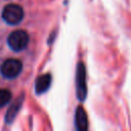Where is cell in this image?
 <instances>
[{
    "mask_svg": "<svg viewBox=\"0 0 131 131\" xmlns=\"http://www.w3.org/2000/svg\"><path fill=\"white\" fill-rule=\"evenodd\" d=\"M0 71H1V75L4 78L14 79L23 71V62L15 58H9L2 63Z\"/></svg>",
    "mask_w": 131,
    "mask_h": 131,
    "instance_id": "3957f363",
    "label": "cell"
},
{
    "mask_svg": "<svg viewBox=\"0 0 131 131\" xmlns=\"http://www.w3.org/2000/svg\"><path fill=\"white\" fill-rule=\"evenodd\" d=\"M51 84V76L50 74H45L40 76L35 83V90L37 94H41L47 91Z\"/></svg>",
    "mask_w": 131,
    "mask_h": 131,
    "instance_id": "8992f818",
    "label": "cell"
},
{
    "mask_svg": "<svg viewBox=\"0 0 131 131\" xmlns=\"http://www.w3.org/2000/svg\"><path fill=\"white\" fill-rule=\"evenodd\" d=\"M11 98V92L8 89H0V107H3L9 102Z\"/></svg>",
    "mask_w": 131,
    "mask_h": 131,
    "instance_id": "52a82bcc",
    "label": "cell"
},
{
    "mask_svg": "<svg viewBox=\"0 0 131 131\" xmlns=\"http://www.w3.org/2000/svg\"><path fill=\"white\" fill-rule=\"evenodd\" d=\"M75 123L78 130L84 131L88 129V119L85 110L82 106H78L75 115Z\"/></svg>",
    "mask_w": 131,
    "mask_h": 131,
    "instance_id": "5b68a950",
    "label": "cell"
},
{
    "mask_svg": "<svg viewBox=\"0 0 131 131\" xmlns=\"http://www.w3.org/2000/svg\"><path fill=\"white\" fill-rule=\"evenodd\" d=\"M77 96L80 100H84L87 94V86H86V71L83 62H80L77 68Z\"/></svg>",
    "mask_w": 131,
    "mask_h": 131,
    "instance_id": "277c9868",
    "label": "cell"
},
{
    "mask_svg": "<svg viewBox=\"0 0 131 131\" xmlns=\"http://www.w3.org/2000/svg\"><path fill=\"white\" fill-rule=\"evenodd\" d=\"M7 44L13 51H21L29 44V35L24 30L13 31L7 38Z\"/></svg>",
    "mask_w": 131,
    "mask_h": 131,
    "instance_id": "7a4b0ae2",
    "label": "cell"
},
{
    "mask_svg": "<svg viewBox=\"0 0 131 131\" xmlns=\"http://www.w3.org/2000/svg\"><path fill=\"white\" fill-rule=\"evenodd\" d=\"M2 18L8 25H17L24 18V9L18 4H8L2 10Z\"/></svg>",
    "mask_w": 131,
    "mask_h": 131,
    "instance_id": "6da1fadb",
    "label": "cell"
}]
</instances>
